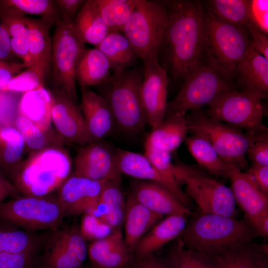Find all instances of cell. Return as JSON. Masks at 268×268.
Listing matches in <instances>:
<instances>
[{
  "mask_svg": "<svg viewBox=\"0 0 268 268\" xmlns=\"http://www.w3.org/2000/svg\"><path fill=\"white\" fill-rule=\"evenodd\" d=\"M47 234L23 230L0 219V253H20L40 249Z\"/></svg>",
  "mask_w": 268,
  "mask_h": 268,
  "instance_id": "33",
  "label": "cell"
},
{
  "mask_svg": "<svg viewBox=\"0 0 268 268\" xmlns=\"http://www.w3.org/2000/svg\"><path fill=\"white\" fill-rule=\"evenodd\" d=\"M133 256L120 229L88 246V257L93 268H125Z\"/></svg>",
  "mask_w": 268,
  "mask_h": 268,
  "instance_id": "23",
  "label": "cell"
},
{
  "mask_svg": "<svg viewBox=\"0 0 268 268\" xmlns=\"http://www.w3.org/2000/svg\"><path fill=\"white\" fill-rule=\"evenodd\" d=\"M12 182L22 195L42 196L57 190L69 177L72 161L63 147L30 153Z\"/></svg>",
  "mask_w": 268,
  "mask_h": 268,
  "instance_id": "5",
  "label": "cell"
},
{
  "mask_svg": "<svg viewBox=\"0 0 268 268\" xmlns=\"http://www.w3.org/2000/svg\"><path fill=\"white\" fill-rule=\"evenodd\" d=\"M51 115L57 132L67 142L79 146L91 143L80 108L65 92L58 89L49 91Z\"/></svg>",
  "mask_w": 268,
  "mask_h": 268,
  "instance_id": "16",
  "label": "cell"
},
{
  "mask_svg": "<svg viewBox=\"0 0 268 268\" xmlns=\"http://www.w3.org/2000/svg\"><path fill=\"white\" fill-rule=\"evenodd\" d=\"M167 21L164 0H137L123 33L142 62L153 58L158 60Z\"/></svg>",
  "mask_w": 268,
  "mask_h": 268,
  "instance_id": "7",
  "label": "cell"
},
{
  "mask_svg": "<svg viewBox=\"0 0 268 268\" xmlns=\"http://www.w3.org/2000/svg\"><path fill=\"white\" fill-rule=\"evenodd\" d=\"M80 109L91 142L102 141L110 134L115 125L112 112L98 93L81 87Z\"/></svg>",
  "mask_w": 268,
  "mask_h": 268,
  "instance_id": "21",
  "label": "cell"
},
{
  "mask_svg": "<svg viewBox=\"0 0 268 268\" xmlns=\"http://www.w3.org/2000/svg\"><path fill=\"white\" fill-rule=\"evenodd\" d=\"M175 177L186 185V195L194 200L201 213L235 217L236 202L231 189L198 168L184 163L174 164Z\"/></svg>",
  "mask_w": 268,
  "mask_h": 268,
  "instance_id": "9",
  "label": "cell"
},
{
  "mask_svg": "<svg viewBox=\"0 0 268 268\" xmlns=\"http://www.w3.org/2000/svg\"><path fill=\"white\" fill-rule=\"evenodd\" d=\"M164 259L170 268H218L215 255L188 249L179 238Z\"/></svg>",
  "mask_w": 268,
  "mask_h": 268,
  "instance_id": "38",
  "label": "cell"
},
{
  "mask_svg": "<svg viewBox=\"0 0 268 268\" xmlns=\"http://www.w3.org/2000/svg\"><path fill=\"white\" fill-rule=\"evenodd\" d=\"M204 7L221 20L237 26L249 22V0H209Z\"/></svg>",
  "mask_w": 268,
  "mask_h": 268,
  "instance_id": "41",
  "label": "cell"
},
{
  "mask_svg": "<svg viewBox=\"0 0 268 268\" xmlns=\"http://www.w3.org/2000/svg\"><path fill=\"white\" fill-rule=\"evenodd\" d=\"M229 179L236 203L244 212V218L254 227L261 217L268 213V194L248 174L239 169L233 170Z\"/></svg>",
  "mask_w": 268,
  "mask_h": 268,
  "instance_id": "18",
  "label": "cell"
},
{
  "mask_svg": "<svg viewBox=\"0 0 268 268\" xmlns=\"http://www.w3.org/2000/svg\"><path fill=\"white\" fill-rule=\"evenodd\" d=\"M187 217L171 215L161 220L140 239L133 256L142 257L155 254L168 242L178 238L186 226Z\"/></svg>",
  "mask_w": 268,
  "mask_h": 268,
  "instance_id": "25",
  "label": "cell"
},
{
  "mask_svg": "<svg viewBox=\"0 0 268 268\" xmlns=\"http://www.w3.org/2000/svg\"><path fill=\"white\" fill-rule=\"evenodd\" d=\"M188 132L206 140L226 162L240 170L248 165L246 152L254 142L268 137V132L250 134L207 116L201 109L187 116Z\"/></svg>",
  "mask_w": 268,
  "mask_h": 268,
  "instance_id": "6",
  "label": "cell"
},
{
  "mask_svg": "<svg viewBox=\"0 0 268 268\" xmlns=\"http://www.w3.org/2000/svg\"><path fill=\"white\" fill-rule=\"evenodd\" d=\"M14 126L21 134L25 149L31 152L46 148L63 147L66 141L57 130L50 129L44 132L39 130L25 117L17 115Z\"/></svg>",
  "mask_w": 268,
  "mask_h": 268,
  "instance_id": "35",
  "label": "cell"
},
{
  "mask_svg": "<svg viewBox=\"0 0 268 268\" xmlns=\"http://www.w3.org/2000/svg\"><path fill=\"white\" fill-rule=\"evenodd\" d=\"M234 78L240 91L267 98L268 93V59L252 46L240 62Z\"/></svg>",
  "mask_w": 268,
  "mask_h": 268,
  "instance_id": "22",
  "label": "cell"
},
{
  "mask_svg": "<svg viewBox=\"0 0 268 268\" xmlns=\"http://www.w3.org/2000/svg\"><path fill=\"white\" fill-rule=\"evenodd\" d=\"M233 89H235L231 81L202 62L184 79L175 97L168 102L166 113L186 115L188 111L208 106L223 94Z\"/></svg>",
  "mask_w": 268,
  "mask_h": 268,
  "instance_id": "12",
  "label": "cell"
},
{
  "mask_svg": "<svg viewBox=\"0 0 268 268\" xmlns=\"http://www.w3.org/2000/svg\"><path fill=\"white\" fill-rule=\"evenodd\" d=\"M185 142L188 150L198 164L209 173L227 179L232 171L237 169L224 161L212 146L202 137L193 134L187 136Z\"/></svg>",
  "mask_w": 268,
  "mask_h": 268,
  "instance_id": "34",
  "label": "cell"
},
{
  "mask_svg": "<svg viewBox=\"0 0 268 268\" xmlns=\"http://www.w3.org/2000/svg\"><path fill=\"white\" fill-rule=\"evenodd\" d=\"M39 251L0 253V268H29L35 262Z\"/></svg>",
  "mask_w": 268,
  "mask_h": 268,
  "instance_id": "47",
  "label": "cell"
},
{
  "mask_svg": "<svg viewBox=\"0 0 268 268\" xmlns=\"http://www.w3.org/2000/svg\"><path fill=\"white\" fill-rule=\"evenodd\" d=\"M143 78V67H133L114 73L97 85L115 125L129 134L143 131L147 123L140 94Z\"/></svg>",
  "mask_w": 268,
  "mask_h": 268,
  "instance_id": "4",
  "label": "cell"
},
{
  "mask_svg": "<svg viewBox=\"0 0 268 268\" xmlns=\"http://www.w3.org/2000/svg\"><path fill=\"white\" fill-rule=\"evenodd\" d=\"M245 27L251 36L253 47L268 59V35L256 28L250 22H248Z\"/></svg>",
  "mask_w": 268,
  "mask_h": 268,
  "instance_id": "52",
  "label": "cell"
},
{
  "mask_svg": "<svg viewBox=\"0 0 268 268\" xmlns=\"http://www.w3.org/2000/svg\"><path fill=\"white\" fill-rule=\"evenodd\" d=\"M73 174L97 181L122 180L116 162L115 150L102 141L79 146L74 160Z\"/></svg>",
  "mask_w": 268,
  "mask_h": 268,
  "instance_id": "14",
  "label": "cell"
},
{
  "mask_svg": "<svg viewBox=\"0 0 268 268\" xmlns=\"http://www.w3.org/2000/svg\"><path fill=\"white\" fill-rule=\"evenodd\" d=\"M204 9L202 62L231 81L237 66L251 46V36L245 26L225 22L204 6Z\"/></svg>",
  "mask_w": 268,
  "mask_h": 268,
  "instance_id": "3",
  "label": "cell"
},
{
  "mask_svg": "<svg viewBox=\"0 0 268 268\" xmlns=\"http://www.w3.org/2000/svg\"><path fill=\"white\" fill-rule=\"evenodd\" d=\"M95 48L107 59L113 73L133 67L139 59L126 36L120 32H111Z\"/></svg>",
  "mask_w": 268,
  "mask_h": 268,
  "instance_id": "31",
  "label": "cell"
},
{
  "mask_svg": "<svg viewBox=\"0 0 268 268\" xmlns=\"http://www.w3.org/2000/svg\"><path fill=\"white\" fill-rule=\"evenodd\" d=\"M125 268H170L165 259L155 254L142 257L133 256Z\"/></svg>",
  "mask_w": 268,
  "mask_h": 268,
  "instance_id": "49",
  "label": "cell"
},
{
  "mask_svg": "<svg viewBox=\"0 0 268 268\" xmlns=\"http://www.w3.org/2000/svg\"><path fill=\"white\" fill-rule=\"evenodd\" d=\"M263 99L257 94L233 89L209 104L205 114L248 134L267 133L263 123Z\"/></svg>",
  "mask_w": 268,
  "mask_h": 268,
  "instance_id": "11",
  "label": "cell"
},
{
  "mask_svg": "<svg viewBox=\"0 0 268 268\" xmlns=\"http://www.w3.org/2000/svg\"><path fill=\"white\" fill-rule=\"evenodd\" d=\"M258 236L245 218L201 212L193 215L178 238L188 249L220 255Z\"/></svg>",
  "mask_w": 268,
  "mask_h": 268,
  "instance_id": "2",
  "label": "cell"
},
{
  "mask_svg": "<svg viewBox=\"0 0 268 268\" xmlns=\"http://www.w3.org/2000/svg\"><path fill=\"white\" fill-rule=\"evenodd\" d=\"M246 155L252 163L268 166V137L253 143L248 148Z\"/></svg>",
  "mask_w": 268,
  "mask_h": 268,
  "instance_id": "48",
  "label": "cell"
},
{
  "mask_svg": "<svg viewBox=\"0 0 268 268\" xmlns=\"http://www.w3.org/2000/svg\"><path fill=\"white\" fill-rule=\"evenodd\" d=\"M65 217L57 194L19 195L0 203V219L28 232L55 230Z\"/></svg>",
  "mask_w": 268,
  "mask_h": 268,
  "instance_id": "8",
  "label": "cell"
},
{
  "mask_svg": "<svg viewBox=\"0 0 268 268\" xmlns=\"http://www.w3.org/2000/svg\"><path fill=\"white\" fill-rule=\"evenodd\" d=\"M115 153L121 174L156 182L167 188L165 181L144 154L120 148L115 150Z\"/></svg>",
  "mask_w": 268,
  "mask_h": 268,
  "instance_id": "36",
  "label": "cell"
},
{
  "mask_svg": "<svg viewBox=\"0 0 268 268\" xmlns=\"http://www.w3.org/2000/svg\"><path fill=\"white\" fill-rule=\"evenodd\" d=\"M130 192L145 206L163 216L180 215L188 217L194 214L169 190L157 183L134 181L131 184Z\"/></svg>",
  "mask_w": 268,
  "mask_h": 268,
  "instance_id": "19",
  "label": "cell"
},
{
  "mask_svg": "<svg viewBox=\"0 0 268 268\" xmlns=\"http://www.w3.org/2000/svg\"><path fill=\"white\" fill-rule=\"evenodd\" d=\"M245 172L252 177L264 193L268 194V166L252 163Z\"/></svg>",
  "mask_w": 268,
  "mask_h": 268,
  "instance_id": "53",
  "label": "cell"
},
{
  "mask_svg": "<svg viewBox=\"0 0 268 268\" xmlns=\"http://www.w3.org/2000/svg\"><path fill=\"white\" fill-rule=\"evenodd\" d=\"M23 138L14 125L0 127V175L12 182L23 160Z\"/></svg>",
  "mask_w": 268,
  "mask_h": 268,
  "instance_id": "27",
  "label": "cell"
},
{
  "mask_svg": "<svg viewBox=\"0 0 268 268\" xmlns=\"http://www.w3.org/2000/svg\"><path fill=\"white\" fill-rule=\"evenodd\" d=\"M254 227L259 236L268 237V213L264 215L255 224Z\"/></svg>",
  "mask_w": 268,
  "mask_h": 268,
  "instance_id": "56",
  "label": "cell"
},
{
  "mask_svg": "<svg viewBox=\"0 0 268 268\" xmlns=\"http://www.w3.org/2000/svg\"><path fill=\"white\" fill-rule=\"evenodd\" d=\"M81 40L96 46L110 33L95 0H85L72 23Z\"/></svg>",
  "mask_w": 268,
  "mask_h": 268,
  "instance_id": "30",
  "label": "cell"
},
{
  "mask_svg": "<svg viewBox=\"0 0 268 268\" xmlns=\"http://www.w3.org/2000/svg\"><path fill=\"white\" fill-rule=\"evenodd\" d=\"M51 108L50 92L41 86L21 95L17 114L27 118L39 130L46 132L51 129Z\"/></svg>",
  "mask_w": 268,
  "mask_h": 268,
  "instance_id": "29",
  "label": "cell"
},
{
  "mask_svg": "<svg viewBox=\"0 0 268 268\" xmlns=\"http://www.w3.org/2000/svg\"><path fill=\"white\" fill-rule=\"evenodd\" d=\"M0 6L14 8L25 15H36L55 19L58 18L57 6L53 0H0Z\"/></svg>",
  "mask_w": 268,
  "mask_h": 268,
  "instance_id": "42",
  "label": "cell"
},
{
  "mask_svg": "<svg viewBox=\"0 0 268 268\" xmlns=\"http://www.w3.org/2000/svg\"><path fill=\"white\" fill-rule=\"evenodd\" d=\"M11 38L0 22V60L10 61L13 55L10 44Z\"/></svg>",
  "mask_w": 268,
  "mask_h": 268,
  "instance_id": "54",
  "label": "cell"
},
{
  "mask_svg": "<svg viewBox=\"0 0 268 268\" xmlns=\"http://www.w3.org/2000/svg\"><path fill=\"white\" fill-rule=\"evenodd\" d=\"M81 268H93L90 265V266H85V265H84Z\"/></svg>",
  "mask_w": 268,
  "mask_h": 268,
  "instance_id": "58",
  "label": "cell"
},
{
  "mask_svg": "<svg viewBox=\"0 0 268 268\" xmlns=\"http://www.w3.org/2000/svg\"><path fill=\"white\" fill-rule=\"evenodd\" d=\"M84 1L82 0H57L54 1L61 12V18L73 23L79 8Z\"/></svg>",
  "mask_w": 268,
  "mask_h": 268,
  "instance_id": "51",
  "label": "cell"
},
{
  "mask_svg": "<svg viewBox=\"0 0 268 268\" xmlns=\"http://www.w3.org/2000/svg\"><path fill=\"white\" fill-rule=\"evenodd\" d=\"M142 63L143 78L140 94L147 123L153 128L161 123L166 115L168 77L158 59H150Z\"/></svg>",
  "mask_w": 268,
  "mask_h": 268,
  "instance_id": "15",
  "label": "cell"
},
{
  "mask_svg": "<svg viewBox=\"0 0 268 268\" xmlns=\"http://www.w3.org/2000/svg\"><path fill=\"white\" fill-rule=\"evenodd\" d=\"M164 1L167 21L158 59L167 74L184 81L202 62L204 5L196 0Z\"/></svg>",
  "mask_w": 268,
  "mask_h": 268,
  "instance_id": "1",
  "label": "cell"
},
{
  "mask_svg": "<svg viewBox=\"0 0 268 268\" xmlns=\"http://www.w3.org/2000/svg\"><path fill=\"white\" fill-rule=\"evenodd\" d=\"M188 132L186 114L166 113L161 123L152 128L145 142L170 153L185 141Z\"/></svg>",
  "mask_w": 268,
  "mask_h": 268,
  "instance_id": "26",
  "label": "cell"
},
{
  "mask_svg": "<svg viewBox=\"0 0 268 268\" xmlns=\"http://www.w3.org/2000/svg\"><path fill=\"white\" fill-rule=\"evenodd\" d=\"M29 18L16 9L0 6V22L11 38L28 40Z\"/></svg>",
  "mask_w": 268,
  "mask_h": 268,
  "instance_id": "43",
  "label": "cell"
},
{
  "mask_svg": "<svg viewBox=\"0 0 268 268\" xmlns=\"http://www.w3.org/2000/svg\"><path fill=\"white\" fill-rule=\"evenodd\" d=\"M98 201L104 206L106 211L101 219L114 230L119 229L124 223L126 211V201L120 184L112 181H107Z\"/></svg>",
  "mask_w": 268,
  "mask_h": 268,
  "instance_id": "39",
  "label": "cell"
},
{
  "mask_svg": "<svg viewBox=\"0 0 268 268\" xmlns=\"http://www.w3.org/2000/svg\"><path fill=\"white\" fill-rule=\"evenodd\" d=\"M44 81L29 67L14 76L8 82L6 91L27 92L43 86Z\"/></svg>",
  "mask_w": 268,
  "mask_h": 268,
  "instance_id": "45",
  "label": "cell"
},
{
  "mask_svg": "<svg viewBox=\"0 0 268 268\" xmlns=\"http://www.w3.org/2000/svg\"><path fill=\"white\" fill-rule=\"evenodd\" d=\"M268 0H249V22L268 35Z\"/></svg>",
  "mask_w": 268,
  "mask_h": 268,
  "instance_id": "46",
  "label": "cell"
},
{
  "mask_svg": "<svg viewBox=\"0 0 268 268\" xmlns=\"http://www.w3.org/2000/svg\"><path fill=\"white\" fill-rule=\"evenodd\" d=\"M109 63L98 49H85L76 69V80L80 87L97 86L111 74Z\"/></svg>",
  "mask_w": 268,
  "mask_h": 268,
  "instance_id": "32",
  "label": "cell"
},
{
  "mask_svg": "<svg viewBox=\"0 0 268 268\" xmlns=\"http://www.w3.org/2000/svg\"><path fill=\"white\" fill-rule=\"evenodd\" d=\"M163 216L153 212L139 202L130 192L126 201L125 242L133 255L143 236L163 219Z\"/></svg>",
  "mask_w": 268,
  "mask_h": 268,
  "instance_id": "24",
  "label": "cell"
},
{
  "mask_svg": "<svg viewBox=\"0 0 268 268\" xmlns=\"http://www.w3.org/2000/svg\"><path fill=\"white\" fill-rule=\"evenodd\" d=\"M56 20L29 18L28 49L31 65L28 67L34 70L44 81L52 62V40L49 29Z\"/></svg>",
  "mask_w": 268,
  "mask_h": 268,
  "instance_id": "20",
  "label": "cell"
},
{
  "mask_svg": "<svg viewBox=\"0 0 268 268\" xmlns=\"http://www.w3.org/2000/svg\"><path fill=\"white\" fill-rule=\"evenodd\" d=\"M268 246L251 241L215 255L218 268H268Z\"/></svg>",
  "mask_w": 268,
  "mask_h": 268,
  "instance_id": "28",
  "label": "cell"
},
{
  "mask_svg": "<svg viewBox=\"0 0 268 268\" xmlns=\"http://www.w3.org/2000/svg\"><path fill=\"white\" fill-rule=\"evenodd\" d=\"M21 194L14 185L0 175V203L7 198H13Z\"/></svg>",
  "mask_w": 268,
  "mask_h": 268,
  "instance_id": "55",
  "label": "cell"
},
{
  "mask_svg": "<svg viewBox=\"0 0 268 268\" xmlns=\"http://www.w3.org/2000/svg\"><path fill=\"white\" fill-rule=\"evenodd\" d=\"M99 12L110 33H123L137 0H95Z\"/></svg>",
  "mask_w": 268,
  "mask_h": 268,
  "instance_id": "40",
  "label": "cell"
},
{
  "mask_svg": "<svg viewBox=\"0 0 268 268\" xmlns=\"http://www.w3.org/2000/svg\"><path fill=\"white\" fill-rule=\"evenodd\" d=\"M106 181L70 175L57 190L65 216L88 211L98 201Z\"/></svg>",
  "mask_w": 268,
  "mask_h": 268,
  "instance_id": "17",
  "label": "cell"
},
{
  "mask_svg": "<svg viewBox=\"0 0 268 268\" xmlns=\"http://www.w3.org/2000/svg\"><path fill=\"white\" fill-rule=\"evenodd\" d=\"M144 154L164 180L167 188L183 204L189 208L191 206V199L183 191L175 179L170 153L157 149L145 142Z\"/></svg>",
  "mask_w": 268,
  "mask_h": 268,
  "instance_id": "37",
  "label": "cell"
},
{
  "mask_svg": "<svg viewBox=\"0 0 268 268\" xmlns=\"http://www.w3.org/2000/svg\"><path fill=\"white\" fill-rule=\"evenodd\" d=\"M25 67H26L22 63L0 60V91H6L10 80Z\"/></svg>",
  "mask_w": 268,
  "mask_h": 268,
  "instance_id": "50",
  "label": "cell"
},
{
  "mask_svg": "<svg viewBox=\"0 0 268 268\" xmlns=\"http://www.w3.org/2000/svg\"><path fill=\"white\" fill-rule=\"evenodd\" d=\"M79 229L86 241H92L104 238L115 231L101 219L87 212L83 213Z\"/></svg>",
  "mask_w": 268,
  "mask_h": 268,
  "instance_id": "44",
  "label": "cell"
},
{
  "mask_svg": "<svg viewBox=\"0 0 268 268\" xmlns=\"http://www.w3.org/2000/svg\"><path fill=\"white\" fill-rule=\"evenodd\" d=\"M52 39V80L56 89L77 103L76 69L86 49L72 23L58 18Z\"/></svg>",
  "mask_w": 268,
  "mask_h": 268,
  "instance_id": "10",
  "label": "cell"
},
{
  "mask_svg": "<svg viewBox=\"0 0 268 268\" xmlns=\"http://www.w3.org/2000/svg\"><path fill=\"white\" fill-rule=\"evenodd\" d=\"M88 246L79 227L72 225L49 231L35 262L37 268H81Z\"/></svg>",
  "mask_w": 268,
  "mask_h": 268,
  "instance_id": "13",
  "label": "cell"
},
{
  "mask_svg": "<svg viewBox=\"0 0 268 268\" xmlns=\"http://www.w3.org/2000/svg\"><path fill=\"white\" fill-rule=\"evenodd\" d=\"M29 268H37L35 266V262Z\"/></svg>",
  "mask_w": 268,
  "mask_h": 268,
  "instance_id": "57",
  "label": "cell"
}]
</instances>
